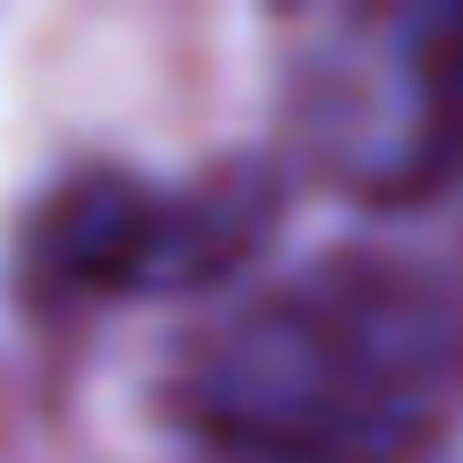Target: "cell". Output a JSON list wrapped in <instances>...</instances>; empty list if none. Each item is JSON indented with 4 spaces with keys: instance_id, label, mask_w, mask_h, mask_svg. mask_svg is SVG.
<instances>
[{
    "instance_id": "1",
    "label": "cell",
    "mask_w": 463,
    "mask_h": 463,
    "mask_svg": "<svg viewBox=\"0 0 463 463\" xmlns=\"http://www.w3.org/2000/svg\"><path fill=\"white\" fill-rule=\"evenodd\" d=\"M172 412L223 463H420L463 420V283L335 249L181 352Z\"/></svg>"
},
{
    "instance_id": "3",
    "label": "cell",
    "mask_w": 463,
    "mask_h": 463,
    "mask_svg": "<svg viewBox=\"0 0 463 463\" xmlns=\"http://www.w3.org/2000/svg\"><path fill=\"white\" fill-rule=\"evenodd\" d=\"M378 34V112L335 120V172L369 198H420L463 181V9H403Z\"/></svg>"
},
{
    "instance_id": "2",
    "label": "cell",
    "mask_w": 463,
    "mask_h": 463,
    "mask_svg": "<svg viewBox=\"0 0 463 463\" xmlns=\"http://www.w3.org/2000/svg\"><path fill=\"white\" fill-rule=\"evenodd\" d=\"M266 232V189L249 172L198 189H164L137 172H78L34 206L26 232V275L43 292L78 300H120L155 283H206L241 266Z\"/></svg>"
}]
</instances>
